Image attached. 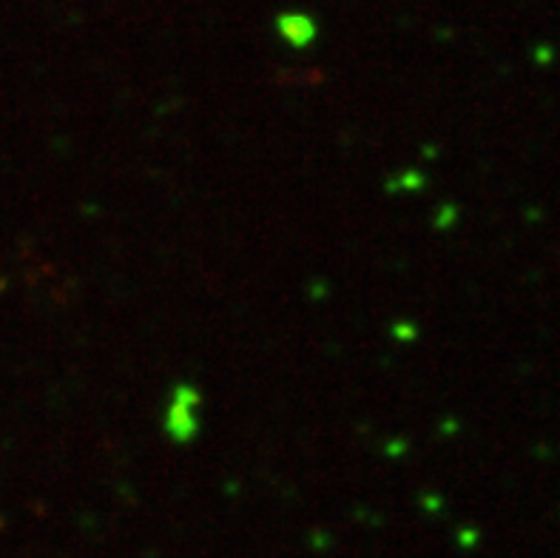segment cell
Returning a JSON list of instances; mask_svg holds the SVG:
<instances>
[{
    "mask_svg": "<svg viewBox=\"0 0 560 558\" xmlns=\"http://www.w3.org/2000/svg\"><path fill=\"white\" fill-rule=\"evenodd\" d=\"M276 32L282 40H288L293 49H308L316 40V20L305 12H285L276 17Z\"/></svg>",
    "mask_w": 560,
    "mask_h": 558,
    "instance_id": "6da1fadb",
    "label": "cell"
}]
</instances>
